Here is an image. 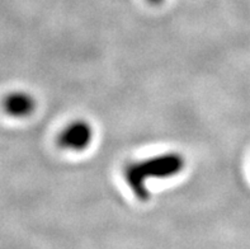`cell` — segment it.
<instances>
[{
  "label": "cell",
  "instance_id": "obj_1",
  "mask_svg": "<svg viewBox=\"0 0 250 249\" xmlns=\"http://www.w3.org/2000/svg\"><path fill=\"white\" fill-rule=\"evenodd\" d=\"M186 158L181 153L169 152L127 163L124 178L131 192L140 201L150 199L149 183L154 180H168L181 174L186 168Z\"/></svg>",
  "mask_w": 250,
  "mask_h": 249
},
{
  "label": "cell",
  "instance_id": "obj_2",
  "mask_svg": "<svg viewBox=\"0 0 250 249\" xmlns=\"http://www.w3.org/2000/svg\"><path fill=\"white\" fill-rule=\"evenodd\" d=\"M94 140V129L88 121L76 120L70 122L59 134L57 144L63 150L74 153L84 152Z\"/></svg>",
  "mask_w": 250,
  "mask_h": 249
},
{
  "label": "cell",
  "instance_id": "obj_3",
  "mask_svg": "<svg viewBox=\"0 0 250 249\" xmlns=\"http://www.w3.org/2000/svg\"><path fill=\"white\" fill-rule=\"evenodd\" d=\"M3 108L6 113L16 118L28 117L36 110L35 97L27 91H12L4 98Z\"/></svg>",
  "mask_w": 250,
  "mask_h": 249
},
{
  "label": "cell",
  "instance_id": "obj_4",
  "mask_svg": "<svg viewBox=\"0 0 250 249\" xmlns=\"http://www.w3.org/2000/svg\"><path fill=\"white\" fill-rule=\"evenodd\" d=\"M149 1L152 4H160L162 1H164V0H149Z\"/></svg>",
  "mask_w": 250,
  "mask_h": 249
}]
</instances>
